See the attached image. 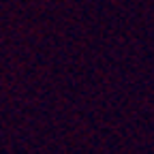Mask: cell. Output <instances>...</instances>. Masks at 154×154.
I'll list each match as a JSON object with an SVG mask.
<instances>
[]
</instances>
